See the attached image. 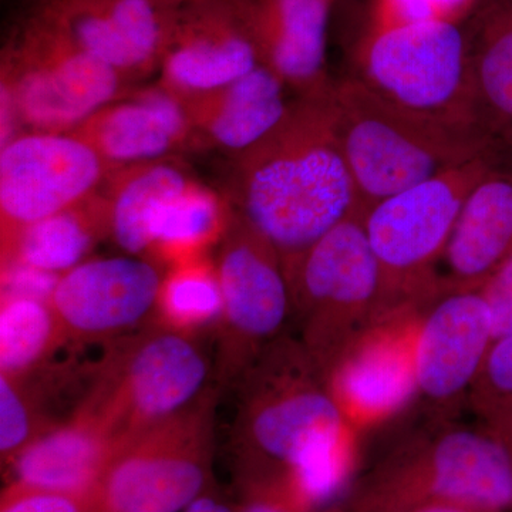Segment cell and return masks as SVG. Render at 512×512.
Listing matches in <instances>:
<instances>
[{"mask_svg": "<svg viewBox=\"0 0 512 512\" xmlns=\"http://www.w3.org/2000/svg\"><path fill=\"white\" fill-rule=\"evenodd\" d=\"M491 167L488 156L474 158L363 212L367 239L382 272L380 312L421 308L440 292L441 256L468 192Z\"/></svg>", "mask_w": 512, "mask_h": 512, "instance_id": "cell-6", "label": "cell"}, {"mask_svg": "<svg viewBox=\"0 0 512 512\" xmlns=\"http://www.w3.org/2000/svg\"><path fill=\"white\" fill-rule=\"evenodd\" d=\"M448 501L483 512L512 508V460L490 427L433 419L383 458L357 497L360 512Z\"/></svg>", "mask_w": 512, "mask_h": 512, "instance_id": "cell-4", "label": "cell"}, {"mask_svg": "<svg viewBox=\"0 0 512 512\" xmlns=\"http://www.w3.org/2000/svg\"><path fill=\"white\" fill-rule=\"evenodd\" d=\"M468 404L485 424L512 416V329L494 339Z\"/></svg>", "mask_w": 512, "mask_h": 512, "instance_id": "cell-32", "label": "cell"}, {"mask_svg": "<svg viewBox=\"0 0 512 512\" xmlns=\"http://www.w3.org/2000/svg\"><path fill=\"white\" fill-rule=\"evenodd\" d=\"M494 339L480 288L440 291L421 309L414 348L416 390L433 419H454L468 403Z\"/></svg>", "mask_w": 512, "mask_h": 512, "instance_id": "cell-14", "label": "cell"}, {"mask_svg": "<svg viewBox=\"0 0 512 512\" xmlns=\"http://www.w3.org/2000/svg\"><path fill=\"white\" fill-rule=\"evenodd\" d=\"M285 275L301 323L299 340L326 379L340 353L382 309V272L363 212L330 229Z\"/></svg>", "mask_w": 512, "mask_h": 512, "instance_id": "cell-7", "label": "cell"}, {"mask_svg": "<svg viewBox=\"0 0 512 512\" xmlns=\"http://www.w3.org/2000/svg\"><path fill=\"white\" fill-rule=\"evenodd\" d=\"M286 84L259 64L220 89L184 99L195 140L241 154L268 136L286 116Z\"/></svg>", "mask_w": 512, "mask_h": 512, "instance_id": "cell-20", "label": "cell"}, {"mask_svg": "<svg viewBox=\"0 0 512 512\" xmlns=\"http://www.w3.org/2000/svg\"><path fill=\"white\" fill-rule=\"evenodd\" d=\"M359 64V79L387 100L478 130L467 36L458 23L430 20L370 30L360 47Z\"/></svg>", "mask_w": 512, "mask_h": 512, "instance_id": "cell-9", "label": "cell"}, {"mask_svg": "<svg viewBox=\"0 0 512 512\" xmlns=\"http://www.w3.org/2000/svg\"><path fill=\"white\" fill-rule=\"evenodd\" d=\"M254 494L248 498L241 512H305L282 488L254 485Z\"/></svg>", "mask_w": 512, "mask_h": 512, "instance_id": "cell-36", "label": "cell"}, {"mask_svg": "<svg viewBox=\"0 0 512 512\" xmlns=\"http://www.w3.org/2000/svg\"><path fill=\"white\" fill-rule=\"evenodd\" d=\"M217 272L222 292L220 375L239 382L256 357L282 336L293 312L281 256L241 214L222 238Z\"/></svg>", "mask_w": 512, "mask_h": 512, "instance_id": "cell-11", "label": "cell"}, {"mask_svg": "<svg viewBox=\"0 0 512 512\" xmlns=\"http://www.w3.org/2000/svg\"><path fill=\"white\" fill-rule=\"evenodd\" d=\"M211 399L116 447L99 488L96 510L180 512L197 500L207 478Z\"/></svg>", "mask_w": 512, "mask_h": 512, "instance_id": "cell-10", "label": "cell"}, {"mask_svg": "<svg viewBox=\"0 0 512 512\" xmlns=\"http://www.w3.org/2000/svg\"><path fill=\"white\" fill-rule=\"evenodd\" d=\"M49 302L2 295L0 309V369L2 375L22 377L40 365L63 342Z\"/></svg>", "mask_w": 512, "mask_h": 512, "instance_id": "cell-26", "label": "cell"}, {"mask_svg": "<svg viewBox=\"0 0 512 512\" xmlns=\"http://www.w3.org/2000/svg\"><path fill=\"white\" fill-rule=\"evenodd\" d=\"M114 168L72 133H30L2 146V242L97 192Z\"/></svg>", "mask_w": 512, "mask_h": 512, "instance_id": "cell-13", "label": "cell"}, {"mask_svg": "<svg viewBox=\"0 0 512 512\" xmlns=\"http://www.w3.org/2000/svg\"><path fill=\"white\" fill-rule=\"evenodd\" d=\"M332 106L363 212L397 192L488 156L493 146L481 131L406 109L359 77L335 83Z\"/></svg>", "mask_w": 512, "mask_h": 512, "instance_id": "cell-2", "label": "cell"}, {"mask_svg": "<svg viewBox=\"0 0 512 512\" xmlns=\"http://www.w3.org/2000/svg\"><path fill=\"white\" fill-rule=\"evenodd\" d=\"M259 64L251 0H188L178 8L160 84L184 100L220 89Z\"/></svg>", "mask_w": 512, "mask_h": 512, "instance_id": "cell-15", "label": "cell"}, {"mask_svg": "<svg viewBox=\"0 0 512 512\" xmlns=\"http://www.w3.org/2000/svg\"><path fill=\"white\" fill-rule=\"evenodd\" d=\"M512 252V173L491 167L468 192L437 268L440 291L478 289Z\"/></svg>", "mask_w": 512, "mask_h": 512, "instance_id": "cell-18", "label": "cell"}, {"mask_svg": "<svg viewBox=\"0 0 512 512\" xmlns=\"http://www.w3.org/2000/svg\"><path fill=\"white\" fill-rule=\"evenodd\" d=\"M239 387L234 447L254 485L281 487L309 447L350 426L301 340L279 336Z\"/></svg>", "mask_w": 512, "mask_h": 512, "instance_id": "cell-3", "label": "cell"}, {"mask_svg": "<svg viewBox=\"0 0 512 512\" xmlns=\"http://www.w3.org/2000/svg\"><path fill=\"white\" fill-rule=\"evenodd\" d=\"M493 319L494 338L512 329V252L480 288Z\"/></svg>", "mask_w": 512, "mask_h": 512, "instance_id": "cell-34", "label": "cell"}, {"mask_svg": "<svg viewBox=\"0 0 512 512\" xmlns=\"http://www.w3.org/2000/svg\"><path fill=\"white\" fill-rule=\"evenodd\" d=\"M93 510H96V504L89 498L13 485V488H10L3 497L0 512H90Z\"/></svg>", "mask_w": 512, "mask_h": 512, "instance_id": "cell-33", "label": "cell"}, {"mask_svg": "<svg viewBox=\"0 0 512 512\" xmlns=\"http://www.w3.org/2000/svg\"><path fill=\"white\" fill-rule=\"evenodd\" d=\"M359 434L352 426L343 427L296 460L281 485L293 503L308 512L342 491L355 464Z\"/></svg>", "mask_w": 512, "mask_h": 512, "instance_id": "cell-27", "label": "cell"}, {"mask_svg": "<svg viewBox=\"0 0 512 512\" xmlns=\"http://www.w3.org/2000/svg\"><path fill=\"white\" fill-rule=\"evenodd\" d=\"M485 424V423H484ZM490 427L491 430L497 434L498 439L503 441L505 448L512 460V416L504 417V419L491 421V423L485 424Z\"/></svg>", "mask_w": 512, "mask_h": 512, "instance_id": "cell-39", "label": "cell"}, {"mask_svg": "<svg viewBox=\"0 0 512 512\" xmlns=\"http://www.w3.org/2000/svg\"><path fill=\"white\" fill-rule=\"evenodd\" d=\"M107 181L110 237L128 254L141 255L150 251L160 208L192 180L181 165L161 158L116 168Z\"/></svg>", "mask_w": 512, "mask_h": 512, "instance_id": "cell-23", "label": "cell"}, {"mask_svg": "<svg viewBox=\"0 0 512 512\" xmlns=\"http://www.w3.org/2000/svg\"><path fill=\"white\" fill-rule=\"evenodd\" d=\"M396 512H483L466 507V505L448 503V501H427L412 505V507L403 508Z\"/></svg>", "mask_w": 512, "mask_h": 512, "instance_id": "cell-38", "label": "cell"}, {"mask_svg": "<svg viewBox=\"0 0 512 512\" xmlns=\"http://www.w3.org/2000/svg\"><path fill=\"white\" fill-rule=\"evenodd\" d=\"M423 308L380 312L330 367V393L357 433L392 420L417 399L414 348Z\"/></svg>", "mask_w": 512, "mask_h": 512, "instance_id": "cell-12", "label": "cell"}, {"mask_svg": "<svg viewBox=\"0 0 512 512\" xmlns=\"http://www.w3.org/2000/svg\"><path fill=\"white\" fill-rule=\"evenodd\" d=\"M184 512H234L231 508L225 504L218 503V501L212 500V498L201 497L197 500L192 501Z\"/></svg>", "mask_w": 512, "mask_h": 512, "instance_id": "cell-40", "label": "cell"}, {"mask_svg": "<svg viewBox=\"0 0 512 512\" xmlns=\"http://www.w3.org/2000/svg\"><path fill=\"white\" fill-rule=\"evenodd\" d=\"M147 73L161 67L173 40L180 5L164 0H99Z\"/></svg>", "mask_w": 512, "mask_h": 512, "instance_id": "cell-30", "label": "cell"}, {"mask_svg": "<svg viewBox=\"0 0 512 512\" xmlns=\"http://www.w3.org/2000/svg\"><path fill=\"white\" fill-rule=\"evenodd\" d=\"M114 450L116 444L96 421L74 413L72 419L43 431L13 458L15 485L76 495L94 503Z\"/></svg>", "mask_w": 512, "mask_h": 512, "instance_id": "cell-21", "label": "cell"}, {"mask_svg": "<svg viewBox=\"0 0 512 512\" xmlns=\"http://www.w3.org/2000/svg\"><path fill=\"white\" fill-rule=\"evenodd\" d=\"M107 235L109 207L104 194L97 191L2 242V265L22 264L63 275L82 264L94 245Z\"/></svg>", "mask_w": 512, "mask_h": 512, "instance_id": "cell-22", "label": "cell"}, {"mask_svg": "<svg viewBox=\"0 0 512 512\" xmlns=\"http://www.w3.org/2000/svg\"><path fill=\"white\" fill-rule=\"evenodd\" d=\"M116 168L170 156L195 140L184 101L158 84L94 111L72 131Z\"/></svg>", "mask_w": 512, "mask_h": 512, "instance_id": "cell-17", "label": "cell"}, {"mask_svg": "<svg viewBox=\"0 0 512 512\" xmlns=\"http://www.w3.org/2000/svg\"><path fill=\"white\" fill-rule=\"evenodd\" d=\"M60 276L28 265H2V295L49 302Z\"/></svg>", "mask_w": 512, "mask_h": 512, "instance_id": "cell-35", "label": "cell"}, {"mask_svg": "<svg viewBox=\"0 0 512 512\" xmlns=\"http://www.w3.org/2000/svg\"><path fill=\"white\" fill-rule=\"evenodd\" d=\"M476 33L467 37L474 123L493 141L512 133V5L488 10Z\"/></svg>", "mask_w": 512, "mask_h": 512, "instance_id": "cell-24", "label": "cell"}, {"mask_svg": "<svg viewBox=\"0 0 512 512\" xmlns=\"http://www.w3.org/2000/svg\"><path fill=\"white\" fill-rule=\"evenodd\" d=\"M49 429L42 413L26 389L22 377L0 373V453L13 460L37 436Z\"/></svg>", "mask_w": 512, "mask_h": 512, "instance_id": "cell-31", "label": "cell"}, {"mask_svg": "<svg viewBox=\"0 0 512 512\" xmlns=\"http://www.w3.org/2000/svg\"><path fill=\"white\" fill-rule=\"evenodd\" d=\"M332 0H251V20L262 64L301 96L333 86L326 74Z\"/></svg>", "mask_w": 512, "mask_h": 512, "instance_id": "cell-19", "label": "cell"}, {"mask_svg": "<svg viewBox=\"0 0 512 512\" xmlns=\"http://www.w3.org/2000/svg\"><path fill=\"white\" fill-rule=\"evenodd\" d=\"M161 282L156 265L143 259H94L60 276L49 305L64 338L109 339L156 311Z\"/></svg>", "mask_w": 512, "mask_h": 512, "instance_id": "cell-16", "label": "cell"}, {"mask_svg": "<svg viewBox=\"0 0 512 512\" xmlns=\"http://www.w3.org/2000/svg\"><path fill=\"white\" fill-rule=\"evenodd\" d=\"M124 80L39 13L3 57L2 96L19 124L35 133H72L94 111L120 99Z\"/></svg>", "mask_w": 512, "mask_h": 512, "instance_id": "cell-8", "label": "cell"}, {"mask_svg": "<svg viewBox=\"0 0 512 512\" xmlns=\"http://www.w3.org/2000/svg\"><path fill=\"white\" fill-rule=\"evenodd\" d=\"M440 20L460 23L476 5L477 0H427Z\"/></svg>", "mask_w": 512, "mask_h": 512, "instance_id": "cell-37", "label": "cell"}, {"mask_svg": "<svg viewBox=\"0 0 512 512\" xmlns=\"http://www.w3.org/2000/svg\"><path fill=\"white\" fill-rule=\"evenodd\" d=\"M39 13L83 52L109 64L126 79L148 74L99 0H50Z\"/></svg>", "mask_w": 512, "mask_h": 512, "instance_id": "cell-29", "label": "cell"}, {"mask_svg": "<svg viewBox=\"0 0 512 512\" xmlns=\"http://www.w3.org/2000/svg\"><path fill=\"white\" fill-rule=\"evenodd\" d=\"M96 512H110V511L97 510Z\"/></svg>", "mask_w": 512, "mask_h": 512, "instance_id": "cell-42", "label": "cell"}, {"mask_svg": "<svg viewBox=\"0 0 512 512\" xmlns=\"http://www.w3.org/2000/svg\"><path fill=\"white\" fill-rule=\"evenodd\" d=\"M210 375L191 333L158 322L111 350L76 413L86 414L120 446L190 409Z\"/></svg>", "mask_w": 512, "mask_h": 512, "instance_id": "cell-5", "label": "cell"}, {"mask_svg": "<svg viewBox=\"0 0 512 512\" xmlns=\"http://www.w3.org/2000/svg\"><path fill=\"white\" fill-rule=\"evenodd\" d=\"M164 2L175 3V5H181V3L188 2V0H164Z\"/></svg>", "mask_w": 512, "mask_h": 512, "instance_id": "cell-41", "label": "cell"}, {"mask_svg": "<svg viewBox=\"0 0 512 512\" xmlns=\"http://www.w3.org/2000/svg\"><path fill=\"white\" fill-rule=\"evenodd\" d=\"M333 86L301 96L235 160L238 211L271 242L285 271L330 229L363 212L336 130Z\"/></svg>", "mask_w": 512, "mask_h": 512, "instance_id": "cell-1", "label": "cell"}, {"mask_svg": "<svg viewBox=\"0 0 512 512\" xmlns=\"http://www.w3.org/2000/svg\"><path fill=\"white\" fill-rule=\"evenodd\" d=\"M158 322L192 333L220 322L222 292L217 265L205 256L170 266L158 295Z\"/></svg>", "mask_w": 512, "mask_h": 512, "instance_id": "cell-28", "label": "cell"}, {"mask_svg": "<svg viewBox=\"0 0 512 512\" xmlns=\"http://www.w3.org/2000/svg\"><path fill=\"white\" fill-rule=\"evenodd\" d=\"M234 212L220 195L191 181L158 211L148 254L168 266L201 258L222 241Z\"/></svg>", "mask_w": 512, "mask_h": 512, "instance_id": "cell-25", "label": "cell"}]
</instances>
